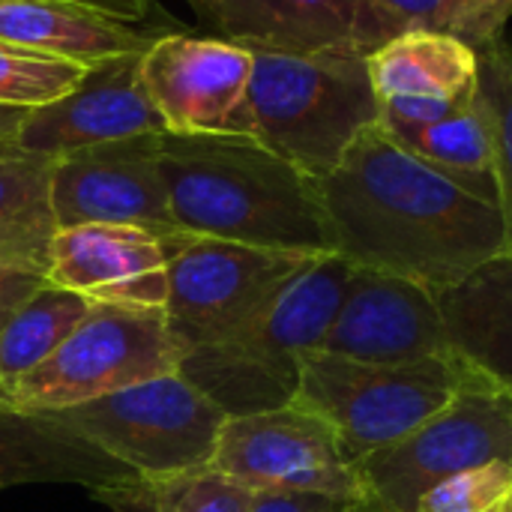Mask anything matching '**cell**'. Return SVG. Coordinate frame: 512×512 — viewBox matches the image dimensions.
<instances>
[{"mask_svg":"<svg viewBox=\"0 0 512 512\" xmlns=\"http://www.w3.org/2000/svg\"><path fill=\"white\" fill-rule=\"evenodd\" d=\"M30 108H18V105H0V141H12L15 132L21 129L24 117Z\"/></svg>","mask_w":512,"mask_h":512,"instance_id":"d6a6232c","label":"cell"},{"mask_svg":"<svg viewBox=\"0 0 512 512\" xmlns=\"http://www.w3.org/2000/svg\"><path fill=\"white\" fill-rule=\"evenodd\" d=\"M159 135H132L57 156L51 171L54 225H135L162 237L177 234L159 162Z\"/></svg>","mask_w":512,"mask_h":512,"instance_id":"8fae6325","label":"cell"},{"mask_svg":"<svg viewBox=\"0 0 512 512\" xmlns=\"http://www.w3.org/2000/svg\"><path fill=\"white\" fill-rule=\"evenodd\" d=\"M54 159L0 141V228L57 231L51 213Z\"/></svg>","mask_w":512,"mask_h":512,"instance_id":"cb8c5ba5","label":"cell"},{"mask_svg":"<svg viewBox=\"0 0 512 512\" xmlns=\"http://www.w3.org/2000/svg\"><path fill=\"white\" fill-rule=\"evenodd\" d=\"M315 258L321 255L171 234L165 318L174 339L183 351L228 339Z\"/></svg>","mask_w":512,"mask_h":512,"instance_id":"ba28073f","label":"cell"},{"mask_svg":"<svg viewBox=\"0 0 512 512\" xmlns=\"http://www.w3.org/2000/svg\"><path fill=\"white\" fill-rule=\"evenodd\" d=\"M339 501L312 495H258L249 512H333Z\"/></svg>","mask_w":512,"mask_h":512,"instance_id":"4dcf8cb0","label":"cell"},{"mask_svg":"<svg viewBox=\"0 0 512 512\" xmlns=\"http://www.w3.org/2000/svg\"><path fill=\"white\" fill-rule=\"evenodd\" d=\"M63 3H75V6L93 9V12L117 18L123 24L147 21V12H150V0H63Z\"/></svg>","mask_w":512,"mask_h":512,"instance_id":"1f68e13d","label":"cell"},{"mask_svg":"<svg viewBox=\"0 0 512 512\" xmlns=\"http://www.w3.org/2000/svg\"><path fill=\"white\" fill-rule=\"evenodd\" d=\"M318 351L360 363H456L441 288L360 267Z\"/></svg>","mask_w":512,"mask_h":512,"instance_id":"4fadbf2b","label":"cell"},{"mask_svg":"<svg viewBox=\"0 0 512 512\" xmlns=\"http://www.w3.org/2000/svg\"><path fill=\"white\" fill-rule=\"evenodd\" d=\"M132 471L39 411L0 402V489L27 483H72L102 495Z\"/></svg>","mask_w":512,"mask_h":512,"instance_id":"e0dca14e","label":"cell"},{"mask_svg":"<svg viewBox=\"0 0 512 512\" xmlns=\"http://www.w3.org/2000/svg\"><path fill=\"white\" fill-rule=\"evenodd\" d=\"M210 471L255 495H312L339 504L366 501L357 465L342 450L333 426L294 402L225 417Z\"/></svg>","mask_w":512,"mask_h":512,"instance_id":"30bf717a","label":"cell"},{"mask_svg":"<svg viewBox=\"0 0 512 512\" xmlns=\"http://www.w3.org/2000/svg\"><path fill=\"white\" fill-rule=\"evenodd\" d=\"M512 492V462H492L432 486L414 512H492Z\"/></svg>","mask_w":512,"mask_h":512,"instance_id":"484cf974","label":"cell"},{"mask_svg":"<svg viewBox=\"0 0 512 512\" xmlns=\"http://www.w3.org/2000/svg\"><path fill=\"white\" fill-rule=\"evenodd\" d=\"M480 51V75L474 102L483 114L492 141V168L498 183V207L504 216V237L512 255V48L507 36L486 42Z\"/></svg>","mask_w":512,"mask_h":512,"instance_id":"603a6c76","label":"cell"},{"mask_svg":"<svg viewBox=\"0 0 512 512\" xmlns=\"http://www.w3.org/2000/svg\"><path fill=\"white\" fill-rule=\"evenodd\" d=\"M87 309L84 297L42 282L0 327V390L42 366Z\"/></svg>","mask_w":512,"mask_h":512,"instance_id":"ffe728a7","label":"cell"},{"mask_svg":"<svg viewBox=\"0 0 512 512\" xmlns=\"http://www.w3.org/2000/svg\"><path fill=\"white\" fill-rule=\"evenodd\" d=\"M366 57L348 51H252L246 135L312 180L327 177L381 114Z\"/></svg>","mask_w":512,"mask_h":512,"instance_id":"277c9868","label":"cell"},{"mask_svg":"<svg viewBox=\"0 0 512 512\" xmlns=\"http://www.w3.org/2000/svg\"><path fill=\"white\" fill-rule=\"evenodd\" d=\"M234 45L249 51L372 54L402 33L372 0H189Z\"/></svg>","mask_w":512,"mask_h":512,"instance_id":"5bb4252c","label":"cell"},{"mask_svg":"<svg viewBox=\"0 0 512 512\" xmlns=\"http://www.w3.org/2000/svg\"><path fill=\"white\" fill-rule=\"evenodd\" d=\"M477 381L492 378L450 360L360 363L309 351L300 360V384L291 402L327 420L357 465L408 438Z\"/></svg>","mask_w":512,"mask_h":512,"instance_id":"5b68a950","label":"cell"},{"mask_svg":"<svg viewBox=\"0 0 512 512\" xmlns=\"http://www.w3.org/2000/svg\"><path fill=\"white\" fill-rule=\"evenodd\" d=\"M168 210L183 234L333 255L318 180L252 135H159Z\"/></svg>","mask_w":512,"mask_h":512,"instance_id":"7a4b0ae2","label":"cell"},{"mask_svg":"<svg viewBox=\"0 0 512 512\" xmlns=\"http://www.w3.org/2000/svg\"><path fill=\"white\" fill-rule=\"evenodd\" d=\"M96 498L117 512H249L258 495L204 468L162 480L132 474L126 483Z\"/></svg>","mask_w":512,"mask_h":512,"instance_id":"7402d4cb","label":"cell"},{"mask_svg":"<svg viewBox=\"0 0 512 512\" xmlns=\"http://www.w3.org/2000/svg\"><path fill=\"white\" fill-rule=\"evenodd\" d=\"M318 195L333 255L360 270L447 288L507 249L498 201L411 153L381 123L354 138Z\"/></svg>","mask_w":512,"mask_h":512,"instance_id":"6da1fadb","label":"cell"},{"mask_svg":"<svg viewBox=\"0 0 512 512\" xmlns=\"http://www.w3.org/2000/svg\"><path fill=\"white\" fill-rule=\"evenodd\" d=\"M512 18V0H453L450 33L462 36L474 48L504 36Z\"/></svg>","mask_w":512,"mask_h":512,"instance_id":"4316f807","label":"cell"},{"mask_svg":"<svg viewBox=\"0 0 512 512\" xmlns=\"http://www.w3.org/2000/svg\"><path fill=\"white\" fill-rule=\"evenodd\" d=\"M366 66L378 102L393 96L468 102L477 93L480 51L450 30L411 27L378 45Z\"/></svg>","mask_w":512,"mask_h":512,"instance_id":"d6986e66","label":"cell"},{"mask_svg":"<svg viewBox=\"0 0 512 512\" xmlns=\"http://www.w3.org/2000/svg\"><path fill=\"white\" fill-rule=\"evenodd\" d=\"M42 282H45V276H39V273H24V270H3L0 273V327Z\"/></svg>","mask_w":512,"mask_h":512,"instance_id":"f546056e","label":"cell"},{"mask_svg":"<svg viewBox=\"0 0 512 512\" xmlns=\"http://www.w3.org/2000/svg\"><path fill=\"white\" fill-rule=\"evenodd\" d=\"M492 462H512V387L477 381L408 438L360 459L357 474L372 507L414 512L441 480Z\"/></svg>","mask_w":512,"mask_h":512,"instance_id":"9c48e42d","label":"cell"},{"mask_svg":"<svg viewBox=\"0 0 512 512\" xmlns=\"http://www.w3.org/2000/svg\"><path fill=\"white\" fill-rule=\"evenodd\" d=\"M156 33L63 0H0V42L78 66L147 51Z\"/></svg>","mask_w":512,"mask_h":512,"instance_id":"ac0fdd59","label":"cell"},{"mask_svg":"<svg viewBox=\"0 0 512 512\" xmlns=\"http://www.w3.org/2000/svg\"><path fill=\"white\" fill-rule=\"evenodd\" d=\"M399 30L432 27L447 30L453 15V0H372Z\"/></svg>","mask_w":512,"mask_h":512,"instance_id":"f1b7e54d","label":"cell"},{"mask_svg":"<svg viewBox=\"0 0 512 512\" xmlns=\"http://www.w3.org/2000/svg\"><path fill=\"white\" fill-rule=\"evenodd\" d=\"M84 66L0 42V105L39 108L69 93Z\"/></svg>","mask_w":512,"mask_h":512,"instance_id":"d4e9b609","label":"cell"},{"mask_svg":"<svg viewBox=\"0 0 512 512\" xmlns=\"http://www.w3.org/2000/svg\"><path fill=\"white\" fill-rule=\"evenodd\" d=\"M51 237L54 231L42 228H0V273L24 270L45 276Z\"/></svg>","mask_w":512,"mask_h":512,"instance_id":"83f0119b","label":"cell"},{"mask_svg":"<svg viewBox=\"0 0 512 512\" xmlns=\"http://www.w3.org/2000/svg\"><path fill=\"white\" fill-rule=\"evenodd\" d=\"M393 138L411 153H417L420 159L438 165L441 171L465 183L468 189L498 201L492 141H489V129L474 99L459 105L453 114H447L438 123H429L423 129L393 135Z\"/></svg>","mask_w":512,"mask_h":512,"instance_id":"44dd1931","label":"cell"},{"mask_svg":"<svg viewBox=\"0 0 512 512\" xmlns=\"http://www.w3.org/2000/svg\"><path fill=\"white\" fill-rule=\"evenodd\" d=\"M141 54H117L84 66L69 93L27 111L12 144L24 153L57 159L81 147L165 132L141 81Z\"/></svg>","mask_w":512,"mask_h":512,"instance_id":"9a60e30c","label":"cell"},{"mask_svg":"<svg viewBox=\"0 0 512 512\" xmlns=\"http://www.w3.org/2000/svg\"><path fill=\"white\" fill-rule=\"evenodd\" d=\"M135 477L162 480L213 462L225 411L180 372L63 408L39 411Z\"/></svg>","mask_w":512,"mask_h":512,"instance_id":"52a82bcc","label":"cell"},{"mask_svg":"<svg viewBox=\"0 0 512 512\" xmlns=\"http://www.w3.org/2000/svg\"><path fill=\"white\" fill-rule=\"evenodd\" d=\"M45 282L87 303L165 309L168 237L135 225L57 228Z\"/></svg>","mask_w":512,"mask_h":512,"instance_id":"2e32d148","label":"cell"},{"mask_svg":"<svg viewBox=\"0 0 512 512\" xmlns=\"http://www.w3.org/2000/svg\"><path fill=\"white\" fill-rule=\"evenodd\" d=\"M252 51L219 36L165 33L141 54V81L174 135H246Z\"/></svg>","mask_w":512,"mask_h":512,"instance_id":"7c38bea8","label":"cell"},{"mask_svg":"<svg viewBox=\"0 0 512 512\" xmlns=\"http://www.w3.org/2000/svg\"><path fill=\"white\" fill-rule=\"evenodd\" d=\"M492 512H512V492L510 495H507V498H504V501H501V504H498V507H495V510Z\"/></svg>","mask_w":512,"mask_h":512,"instance_id":"e575fe53","label":"cell"},{"mask_svg":"<svg viewBox=\"0 0 512 512\" xmlns=\"http://www.w3.org/2000/svg\"><path fill=\"white\" fill-rule=\"evenodd\" d=\"M333 512H381L378 507H372L369 501H357V504H339Z\"/></svg>","mask_w":512,"mask_h":512,"instance_id":"836d02e7","label":"cell"},{"mask_svg":"<svg viewBox=\"0 0 512 512\" xmlns=\"http://www.w3.org/2000/svg\"><path fill=\"white\" fill-rule=\"evenodd\" d=\"M180 360L183 345L174 339L165 309L90 303L60 348L3 387L0 402L18 411H63L174 375Z\"/></svg>","mask_w":512,"mask_h":512,"instance_id":"8992f818","label":"cell"},{"mask_svg":"<svg viewBox=\"0 0 512 512\" xmlns=\"http://www.w3.org/2000/svg\"><path fill=\"white\" fill-rule=\"evenodd\" d=\"M351 273L354 267L339 255L315 258L237 333L183 351L177 372L210 396L225 417L291 405L300 384V360L321 348Z\"/></svg>","mask_w":512,"mask_h":512,"instance_id":"3957f363","label":"cell"}]
</instances>
